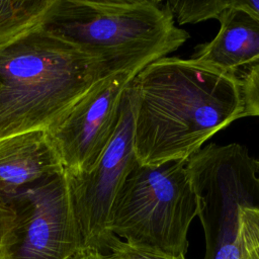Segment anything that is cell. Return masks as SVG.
Here are the masks:
<instances>
[{"instance_id":"6da1fadb","label":"cell","mask_w":259,"mask_h":259,"mask_svg":"<svg viewBox=\"0 0 259 259\" xmlns=\"http://www.w3.org/2000/svg\"><path fill=\"white\" fill-rule=\"evenodd\" d=\"M130 93L134 153L148 166L187 161L244 111L239 75L192 58L151 63Z\"/></svg>"},{"instance_id":"7a4b0ae2","label":"cell","mask_w":259,"mask_h":259,"mask_svg":"<svg viewBox=\"0 0 259 259\" xmlns=\"http://www.w3.org/2000/svg\"><path fill=\"white\" fill-rule=\"evenodd\" d=\"M117 74L41 27L0 51V140L47 131L97 82Z\"/></svg>"},{"instance_id":"3957f363","label":"cell","mask_w":259,"mask_h":259,"mask_svg":"<svg viewBox=\"0 0 259 259\" xmlns=\"http://www.w3.org/2000/svg\"><path fill=\"white\" fill-rule=\"evenodd\" d=\"M45 28L102 60L138 74L189 37L160 0H57Z\"/></svg>"},{"instance_id":"277c9868","label":"cell","mask_w":259,"mask_h":259,"mask_svg":"<svg viewBox=\"0 0 259 259\" xmlns=\"http://www.w3.org/2000/svg\"><path fill=\"white\" fill-rule=\"evenodd\" d=\"M187 161L142 165L138 161L120 185L110 230L124 242L171 255L188 250V231L198 206Z\"/></svg>"},{"instance_id":"5b68a950","label":"cell","mask_w":259,"mask_h":259,"mask_svg":"<svg viewBox=\"0 0 259 259\" xmlns=\"http://www.w3.org/2000/svg\"><path fill=\"white\" fill-rule=\"evenodd\" d=\"M186 168L204 233V259H241L240 208H259L256 159L241 144H208L187 160Z\"/></svg>"},{"instance_id":"8992f818","label":"cell","mask_w":259,"mask_h":259,"mask_svg":"<svg viewBox=\"0 0 259 259\" xmlns=\"http://www.w3.org/2000/svg\"><path fill=\"white\" fill-rule=\"evenodd\" d=\"M5 197L15 213L5 259H73L82 250L64 173Z\"/></svg>"},{"instance_id":"52a82bcc","label":"cell","mask_w":259,"mask_h":259,"mask_svg":"<svg viewBox=\"0 0 259 259\" xmlns=\"http://www.w3.org/2000/svg\"><path fill=\"white\" fill-rule=\"evenodd\" d=\"M136 162L128 85L122 100L117 128L99 161L88 171L77 174L64 173L82 250L91 249L103 253L107 251L108 243L115 236L110 230L112 205L120 185Z\"/></svg>"},{"instance_id":"ba28073f","label":"cell","mask_w":259,"mask_h":259,"mask_svg":"<svg viewBox=\"0 0 259 259\" xmlns=\"http://www.w3.org/2000/svg\"><path fill=\"white\" fill-rule=\"evenodd\" d=\"M136 75L101 79L46 131L65 174L88 171L99 161L115 134L124 93Z\"/></svg>"},{"instance_id":"9c48e42d","label":"cell","mask_w":259,"mask_h":259,"mask_svg":"<svg viewBox=\"0 0 259 259\" xmlns=\"http://www.w3.org/2000/svg\"><path fill=\"white\" fill-rule=\"evenodd\" d=\"M62 173L64 167L46 131L0 140V194H13Z\"/></svg>"},{"instance_id":"30bf717a","label":"cell","mask_w":259,"mask_h":259,"mask_svg":"<svg viewBox=\"0 0 259 259\" xmlns=\"http://www.w3.org/2000/svg\"><path fill=\"white\" fill-rule=\"evenodd\" d=\"M218 20L217 35L197 46L191 58L235 74L259 63V21L236 8L234 0Z\"/></svg>"},{"instance_id":"8fae6325","label":"cell","mask_w":259,"mask_h":259,"mask_svg":"<svg viewBox=\"0 0 259 259\" xmlns=\"http://www.w3.org/2000/svg\"><path fill=\"white\" fill-rule=\"evenodd\" d=\"M57 0H0V51L45 26Z\"/></svg>"},{"instance_id":"7c38bea8","label":"cell","mask_w":259,"mask_h":259,"mask_svg":"<svg viewBox=\"0 0 259 259\" xmlns=\"http://www.w3.org/2000/svg\"><path fill=\"white\" fill-rule=\"evenodd\" d=\"M233 0H167L166 5L178 24H195L219 16Z\"/></svg>"},{"instance_id":"4fadbf2b","label":"cell","mask_w":259,"mask_h":259,"mask_svg":"<svg viewBox=\"0 0 259 259\" xmlns=\"http://www.w3.org/2000/svg\"><path fill=\"white\" fill-rule=\"evenodd\" d=\"M239 241L241 259H259V208H240Z\"/></svg>"},{"instance_id":"5bb4252c","label":"cell","mask_w":259,"mask_h":259,"mask_svg":"<svg viewBox=\"0 0 259 259\" xmlns=\"http://www.w3.org/2000/svg\"><path fill=\"white\" fill-rule=\"evenodd\" d=\"M109 259H186L184 255H171L152 248L128 244L113 236L108 243Z\"/></svg>"},{"instance_id":"9a60e30c","label":"cell","mask_w":259,"mask_h":259,"mask_svg":"<svg viewBox=\"0 0 259 259\" xmlns=\"http://www.w3.org/2000/svg\"><path fill=\"white\" fill-rule=\"evenodd\" d=\"M239 78L244 101L242 117L259 116V63L245 70Z\"/></svg>"},{"instance_id":"2e32d148","label":"cell","mask_w":259,"mask_h":259,"mask_svg":"<svg viewBox=\"0 0 259 259\" xmlns=\"http://www.w3.org/2000/svg\"><path fill=\"white\" fill-rule=\"evenodd\" d=\"M15 220L14 210L8 199L0 194V249L8 237Z\"/></svg>"},{"instance_id":"e0dca14e","label":"cell","mask_w":259,"mask_h":259,"mask_svg":"<svg viewBox=\"0 0 259 259\" xmlns=\"http://www.w3.org/2000/svg\"><path fill=\"white\" fill-rule=\"evenodd\" d=\"M234 6L259 21V0H234Z\"/></svg>"},{"instance_id":"ac0fdd59","label":"cell","mask_w":259,"mask_h":259,"mask_svg":"<svg viewBox=\"0 0 259 259\" xmlns=\"http://www.w3.org/2000/svg\"><path fill=\"white\" fill-rule=\"evenodd\" d=\"M73 259H109L107 254L97 250L85 249L79 251Z\"/></svg>"},{"instance_id":"d6986e66","label":"cell","mask_w":259,"mask_h":259,"mask_svg":"<svg viewBox=\"0 0 259 259\" xmlns=\"http://www.w3.org/2000/svg\"><path fill=\"white\" fill-rule=\"evenodd\" d=\"M0 259H5V258H4V255H3L2 251H1V249H0Z\"/></svg>"},{"instance_id":"ffe728a7","label":"cell","mask_w":259,"mask_h":259,"mask_svg":"<svg viewBox=\"0 0 259 259\" xmlns=\"http://www.w3.org/2000/svg\"><path fill=\"white\" fill-rule=\"evenodd\" d=\"M257 161V165H258V170H259V156H258V159H256Z\"/></svg>"}]
</instances>
